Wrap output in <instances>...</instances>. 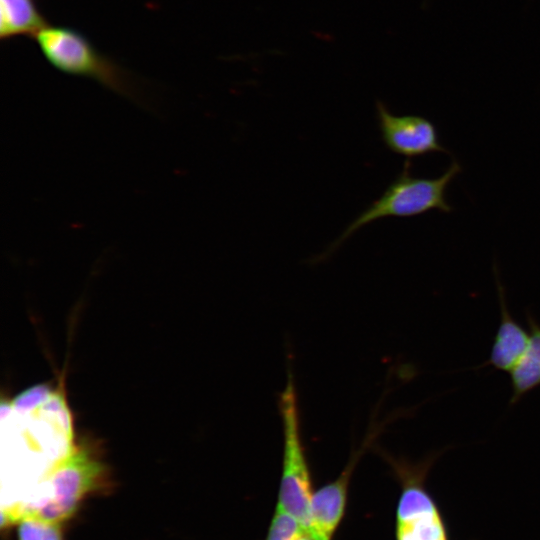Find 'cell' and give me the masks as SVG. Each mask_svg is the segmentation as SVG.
<instances>
[{
	"label": "cell",
	"mask_w": 540,
	"mask_h": 540,
	"mask_svg": "<svg viewBox=\"0 0 540 540\" xmlns=\"http://www.w3.org/2000/svg\"><path fill=\"white\" fill-rule=\"evenodd\" d=\"M76 446L61 393L37 385L1 406V457L8 472H40L44 480Z\"/></svg>",
	"instance_id": "1"
},
{
	"label": "cell",
	"mask_w": 540,
	"mask_h": 540,
	"mask_svg": "<svg viewBox=\"0 0 540 540\" xmlns=\"http://www.w3.org/2000/svg\"><path fill=\"white\" fill-rule=\"evenodd\" d=\"M411 160L406 159L402 170L382 195L364 209L313 262L332 256L351 236L370 223L389 217L408 218L437 210L450 213L446 193L450 184L462 172V166L453 160L436 178L417 177L412 174Z\"/></svg>",
	"instance_id": "2"
},
{
	"label": "cell",
	"mask_w": 540,
	"mask_h": 540,
	"mask_svg": "<svg viewBox=\"0 0 540 540\" xmlns=\"http://www.w3.org/2000/svg\"><path fill=\"white\" fill-rule=\"evenodd\" d=\"M282 429V474L278 506L293 515L308 532L312 499L311 474L302 437L297 387L291 366L286 383L278 396Z\"/></svg>",
	"instance_id": "3"
},
{
	"label": "cell",
	"mask_w": 540,
	"mask_h": 540,
	"mask_svg": "<svg viewBox=\"0 0 540 540\" xmlns=\"http://www.w3.org/2000/svg\"><path fill=\"white\" fill-rule=\"evenodd\" d=\"M34 39L55 69L93 79L118 94L136 99L135 90L120 67L100 54L79 31L47 25Z\"/></svg>",
	"instance_id": "4"
},
{
	"label": "cell",
	"mask_w": 540,
	"mask_h": 540,
	"mask_svg": "<svg viewBox=\"0 0 540 540\" xmlns=\"http://www.w3.org/2000/svg\"><path fill=\"white\" fill-rule=\"evenodd\" d=\"M439 455L431 453L417 463L389 453L384 456L403 486L397 508L398 540H447L438 510L423 486L426 473Z\"/></svg>",
	"instance_id": "5"
},
{
	"label": "cell",
	"mask_w": 540,
	"mask_h": 540,
	"mask_svg": "<svg viewBox=\"0 0 540 540\" xmlns=\"http://www.w3.org/2000/svg\"><path fill=\"white\" fill-rule=\"evenodd\" d=\"M104 474V466L86 448L76 446L44 479L48 498L38 513L56 521L70 516L90 492L102 485Z\"/></svg>",
	"instance_id": "6"
},
{
	"label": "cell",
	"mask_w": 540,
	"mask_h": 540,
	"mask_svg": "<svg viewBox=\"0 0 540 540\" xmlns=\"http://www.w3.org/2000/svg\"><path fill=\"white\" fill-rule=\"evenodd\" d=\"M384 426V422H378L375 418L360 445L352 450L339 476L313 493L307 533L314 540H331L344 513L348 486L356 464L367 450L376 446V440Z\"/></svg>",
	"instance_id": "7"
},
{
	"label": "cell",
	"mask_w": 540,
	"mask_h": 540,
	"mask_svg": "<svg viewBox=\"0 0 540 540\" xmlns=\"http://www.w3.org/2000/svg\"><path fill=\"white\" fill-rule=\"evenodd\" d=\"M376 116L381 139L388 150L406 159L433 153L451 154L440 140L435 124L420 115H395L378 100Z\"/></svg>",
	"instance_id": "8"
},
{
	"label": "cell",
	"mask_w": 540,
	"mask_h": 540,
	"mask_svg": "<svg viewBox=\"0 0 540 540\" xmlns=\"http://www.w3.org/2000/svg\"><path fill=\"white\" fill-rule=\"evenodd\" d=\"M494 274L500 305V323L494 337L489 359L484 365L492 366L500 371L510 372L524 354L530 335L509 313L505 289L501 284L495 265Z\"/></svg>",
	"instance_id": "9"
},
{
	"label": "cell",
	"mask_w": 540,
	"mask_h": 540,
	"mask_svg": "<svg viewBox=\"0 0 540 540\" xmlns=\"http://www.w3.org/2000/svg\"><path fill=\"white\" fill-rule=\"evenodd\" d=\"M526 318L530 337L524 354L510 371L511 404L540 386V325L531 314L528 313Z\"/></svg>",
	"instance_id": "10"
},
{
	"label": "cell",
	"mask_w": 540,
	"mask_h": 540,
	"mask_svg": "<svg viewBox=\"0 0 540 540\" xmlns=\"http://www.w3.org/2000/svg\"><path fill=\"white\" fill-rule=\"evenodd\" d=\"M47 26L34 0H0V38L35 37Z\"/></svg>",
	"instance_id": "11"
},
{
	"label": "cell",
	"mask_w": 540,
	"mask_h": 540,
	"mask_svg": "<svg viewBox=\"0 0 540 540\" xmlns=\"http://www.w3.org/2000/svg\"><path fill=\"white\" fill-rule=\"evenodd\" d=\"M18 540H64L56 520L48 519L39 513L25 515L17 529Z\"/></svg>",
	"instance_id": "12"
},
{
	"label": "cell",
	"mask_w": 540,
	"mask_h": 540,
	"mask_svg": "<svg viewBox=\"0 0 540 540\" xmlns=\"http://www.w3.org/2000/svg\"><path fill=\"white\" fill-rule=\"evenodd\" d=\"M301 530L299 521L277 505L266 540H294Z\"/></svg>",
	"instance_id": "13"
},
{
	"label": "cell",
	"mask_w": 540,
	"mask_h": 540,
	"mask_svg": "<svg viewBox=\"0 0 540 540\" xmlns=\"http://www.w3.org/2000/svg\"><path fill=\"white\" fill-rule=\"evenodd\" d=\"M294 540H314L306 531L301 530Z\"/></svg>",
	"instance_id": "14"
}]
</instances>
